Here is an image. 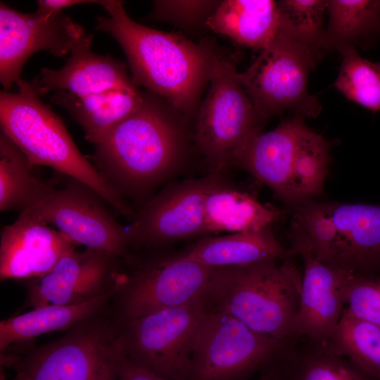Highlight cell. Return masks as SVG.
<instances>
[{"instance_id":"obj_36","label":"cell","mask_w":380,"mask_h":380,"mask_svg":"<svg viewBox=\"0 0 380 380\" xmlns=\"http://www.w3.org/2000/svg\"><path fill=\"white\" fill-rule=\"evenodd\" d=\"M3 380H4V379H3ZM14 380V379H13Z\"/></svg>"},{"instance_id":"obj_14","label":"cell","mask_w":380,"mask_h":380,"mask_svg":"<svg viewBox=\"0 0 380 380\" xmlns=\"http://www.w3.org/2000/svg\"><path fill=\"white\" fill-rule=\"evenodd\" d=\"M92 188L72 177L55 189L44 201L27 210L53 224L76 244L108 252L121 258L129 256L127 229L106 206Z\"/></svg>"},{"instance_id":"obj_26","label":"cell","mask_w":380,"mask_h":380,"mask_svg":"<svg viewBox=\"0 0 380 380\" xmlns=\"http://www.w3.org/2000/svg\"><path fill=\"white\" fill-rule=\"evenodd\" d=\"M17 145L0 134V210L27 211L47 198L55 188L36 177Z\"/></svg>"},{"instance_id":"obj_30","label":"cell","mask_w":380,"mask_h":380,"mask_svg":"<svg viewBox=\"0 0 380 380\" xmlns=\"http://www.w3.org/2000/svg\"><path fill=\"white\" fill-rule=\"evenodd\" d=\"M328 0L278 1L282 32L321 51L324 47L323 16Z\"/></svg>"},{"instance_id":"obj_9","label":"cell","mask_w":380,"mask_h":380,"mask_svg":"<svg viewBox=\"0 0 380 380\" xmlns=\"http://www.w3.org/2000/svg\"><path fill=\"white\" fill-rule=\"evenodd\" d=\"M205 308L203 294L188 304L121 323L114 347L134 365L165 380H186Z\"/></svg>"},{"instance_id":"obj_1","label":"cell","mask_w":380,"mask_h":380,"mask_svg":"<svg viewBox=\"0 0 380 380\" xmlns=\"http://www.w3.org/2000/svg\"><path fill=\"white\" fill-rule=\"evenodd\" d=\"M188 118L151 92L95 144L92 159L106 182L126 202L144 199L177 175L189 156Z\"/></svg>"},{"instance_id":"obj_8","label":"cell","mask_w":380,"mask_h":380,"mask_svg":"<svg viewBox=\"0 0 380 380\" xmlns=\"http://www.w3.org/2000/svg\"><path fill=\"white\" fill-rule=\"evenodd\" d=\"M321 51L281 32L253 63L239 73L241 84L262 122L286 110L315 118L317 98L308 91V77Z\"/></svg>"},{"instance_id":"obj_12","label":"cell","mask_w":380,"mask_h":380,"mask_svg":"<svg viewBox=\"0 0 380 380\" xmlns=\"http://www.w3.org/2000/svg\"><path fill=\"white\" fill-rule=\"evenodd\" d=\"M115 333L96 317L86 320L20 357L14 380H118Z\"/></svg>"},{"instance_id":"obj_31","label":"cell","mask_w":380,"mask_h":380,"mask_svg":"<svg viewBox=\"0 0 380 380\" xmlns=\"http://www.w3.org/2000/svg\"><path fill=\"white\" fill-rule=\"evenodd\" d=\"M219 1H154L148 20L166 21L183 28L206 25Z\"/></svg>"},{"instance_id":"obj_33","label":"cell","mask_w":380,"mask_h":380,"mask_svg":"<svg viewBox=\"0 0 380 380\" xmlns=\"http://www.w3.org/2000/svg\"><path fill=\"white\" fill-rule=\"evenodd\" d=\"M115 364L118 380H165L134 365L119 353L115 348Z\"/></svg>"},{"instance_id":"obj_17","label":"cell","mask_w":380,"mask_h":380,"mask_svg":"<svg viewBox=\"0 0 380 380\" xmlns=\"http://www.w3.org/2000/svg\"><path fill=\"white\" fill-rule=\"evenodd\" d=\"M289 236L291 248L303 261L296 336L327 341L337 327L346 305L348 288L353 276L317 259L305 236L293 222Z\"/></svg>"},{"instance_id":"obj_22","label":"cell","mask_w":380,"mask_h":380,"mask_svg":"<svg viewBox=\"0 0 380 380\" xmlns=\"http://www.w3.org/2000/svg\"><path fill=\"white\" fill-rule=\"evenodd\" d=\"M281 380H379L370 376L327 341L297 336L277 360Z\"/></svg>"},{"instance_id":"obj_7","label":"cell","mask_w":380,"mask_h":380,"mask_svg":"<svg viewBox=\"0 0 380 380\" xmlns=\"http://www.w3.org/2000/svg\"><path fill=\"white\" fill-rule=\"evenodd\" d=\"M208 94L197 113L194 146L208 173L223 175L263 122L240 82L228 56L214 49Z\"/></svg>"},{"instance_id":"obj_24","label":"cell","mask_w":380,"mask_h":380,"mask_svg":"<svg viewBox=\"0 0 380 380\" xmlns=\"http://www.w3.org/2000/svg\"><path fill=\"white\" fill-rule=\"evenodd\" d=\"M118 290V288L79 304H49L1 320V351L4 352L11 344L27 341L51 331L71 329L86 320L96 317Z\"/></svg>"},{"instance_id":"obj_29","label":"cell","mask_w":380,"mask_h":380,"mask_svg":"<svg viewBox=\"0 0 380 380\" xmlns=\"http://www.w3.org/2000/svg\"><path fill=\"white\" fill-rule=\"evenodd\" d=\"M341 64L335 87L348 100L376 113L380 110V61L362 58L354 46L338 49Z\"/></svg>"},{"instance_id":"obj_20","label":"cell","mask_w":380,"mask_h":380,"mask_svg":"<svg viewBox=\"0 0 380 380\" xmlns=\"http://www.w3.org/2000/svg\"><path fill=\"white\" fill-rule=\"evenodd\" d=\"M179 255L210 267H222L284 260L296 253L279 243L270 226L258 231L201 237Z\"/></svg>"},{"instance_id":"obj_27","label":"cell","mask_w":380,"mask_h":380,"mask_svg":"<svg viewBox=\"0 0 380 380\" xmlns=\"http://www.w3.org/2000/svg\"><path fill=\"white\" fill-rule=\"evenodd\" d=\"M324 47L338 50L380 32V0H328Z\"/></svg>"},{"instance_id":"obj_5","label":"cell","mask_w":380,"mask_h":380,"mask_svg":"<svg viewBox=\"0 0 380 380\" xmlns=\"http://www.w3.org/2000/svg\"><path fill=\"white\" fill-rule=\"evenodd\" d=\"M330 145L296 115L276 128L253 135L236 155L237 167L269 186L288 205L323 191Z\"/></svg>"},{"instance_id":"obj_6","label":"cell","mask_w":380,"mask_h":380,"mask_svg":"<svg viewBox=\"0 0 380 380\" xmlns=\"http://www.w3.org/2000/svg\"><path fill=\"white\" fill-rule=\"evenodd\" d=\"M315 256L354 277L380 278V206L305 200L289 205Z\"/></svg>"},{"instance_id":"obj_34","label":"cell","mask_w":380,"mask_h":380,"mask_svg":"<svg viewBox=\"0 0 380 380\" xmlns=\"http://www.w3.org/2000/svg\"><path fill=\"white\" fill-rule=\"evenodd\" d=\"M106 0H38L37 9L35 11L37 14L44 15L53 12L63 11V9L77 4H97L103 5Z\"/></svg>"},{"instance_id":"obj_4","label":"cell","mask_w":380,"mask_h":380,"mask_svg":"<svg viewBox=\"0 0 380 380\" xmlns=\"http://www.w3.org/2000/svg\"><path fill=\"white\" fill-rule=\"evenodd\" d=\"M16 84L17 93L1 91L0 123L30 165L49 167L86 184L116 212L132 218L129 205L80 152L60 117L30 82L20 79Z\"/></svg>"},{"instance_id":"obj_2","label":"cell","mask_w":380,"mask_h":380,"mask_svg":"<svg viewBox=\"0 0 380 380\" xmlns=\"http://www.w3.org/2000/svg\"><path fill=\"white\" fill-rule=\"evenodd\" d=\"M102 6L109 15L98 16L95 28L121 46L136 85L163 98L189 118L209 82L214 49L137 23L121 1L106 0Z\"/></svg>"},{"instance_id":"obj_18","label":"cell","mask_w":380,"mask_h":380,"mask_svg":"<svg viewBox=\"0 0 380 380\" xmlns=\"http://www.w3.org/2000/svg\"><path fill=\"white\" fill-rule=\"evenodd\" d=\"M76 243L30 211L4 228L0 239V279L39 278Z\"/></svg>"},{"instance_id":"obj_11","label":"cell","mask_w":380,"mask_h":380,"mask_svg":"<svg viewBox=\"0 0 380 380\" xmlns=\"http://www.w3.org/2000/svg\"><path fill=\"white\" fill-rule=\"evenodd\" d=\"M216 267L179 254L153 257L120 273L117 298L120 324L199 298Z\"/></svg>"},{"instance_id":"obj_19","label":"cell","mask_w":380,"mask_h":380,"mask_svg":"<svg viewBox=\"0 0 380 380\" xmlns=\"http://www.w3.org/2000/svg\"><path fill=\"white\" fill-rule=\"evenodd\" d=\"M92 34H85L72 49L70 56L59 70L42 68L30 85L39 95L53 90L82 96L109 89L132 93L140 91L129 75L128 67L109 56L91 51Z\"/></svg>"},{"instance_id":"obj_32","label":"cell","mask_w":380,"mask_h":380,"mask_svg":"<svg viewBox=\"0 0 380 380\" xmlns=\"http://www.w3.org/2000/svg\"><path fill=\"white\" fill-rule=\"evenodd\" d=\"M346 305L355 317L380 327V278L353 276L348 288Z\"/></svg>"},{"instance_id":"obj_13","label":"cell","mask_w":380,"mask_h":380,"mask_svg":"<svg viewBox=\"0 0 380 380\" xmlns=\"http://www.w3.org/2000/svg\"><path fill=\"white\" fill-rule=\"evenodd\" d=\"M226 179L223 175L170 184L134 213L127 228L129 246L156 248L208 235L204 220L207 195Z\"/></svg>"},{"instance_id":"obj_28","label":"cell","mask_w":380,"mask_h":380,"mask_svg":"<svg viewBox=\"0 0 380 380\" xmlns=\"http://www.w3.org/2000/svg\"><path fill=\"white\" fill-rule=\"evenodd\" d=\"M329 343L336 352L380 380L379 327L355 317L344 308Z\"/></svg>"},{"instance_id":"obj_35","label":"cell","mask_w":380,"mask_h":380,"mask_svg":"<svg viewBox=\"0 0 380 380\" xmlns=\"http://www.w3.org/2000/svg\"><path fill=\"white\" fill-rule=\"evenodd\" d=\"M277 359L260 372L257 380H281Z\"/></svg>"},{"instance_id":"obj_15","label":"cell","mask_w":380,"mask_h":380,"mask_svg":"<svg viewBox=\"0 0 380 380\" xmlns=\"http://www.w3.org/2000/svg\"><path fill=\"white\" fill-rule=\"evenodd\" d=\"M85 34L63 11L44 15L20 13L0 4V81L8 90L20 78L22 68L35 52L56 56L70 52Z\"/></svg>"},{"instance_id":"obj_23","label":"cell","mask_w":380,"mask_h":380,"mask_svg":"<svg viewBox=\"0 0 380 380\" xmlns=\"http://www.w3.org/2000/svg\"><path fill=\"white\" fill-rule=\"evenodd\" d=\"M282 214L281 210L261 203L227 181L213 189L204 203V220L208 236L221 232L258 231L272 226Z\"/></svg>"},{"instance_id":"obj_10","label":"cell","mask_w":380,"mask_h":380,"mask_svg":"<svg viewBox=\"0 0 380 380\" xmlns=\"http://www.w3.org/2000/svg\"><path fill=\"white\" fill-rule=\"evenodd\" d=\"M205 302L186 380H248L272 364L287 343L252 330Z\"/></svg>"},{"instance_id":"obj_21","label":"cell","mask_w":380,"mask_h":380,"mask_svg":"<svg viewBox=\"0 0 380 380\" xmlns=\"http://www.w3.org/2000/svg\"><path fill=\"white\" fill-rule=\"evenodd\" d=\"M206 26L239 44L260 50L282 32L278 2L272 0L220 1Z\"/></svg>"},{"instance_id":"obj_16","label":"cell","mask_w":380,"mask_h":380,"mask_svg":"<svg viewBox=\"0 0 380 380\" xmlns=\"http://www.w3.org/2000/svg\"><path fill=\"white\" fill-rule=\"evenodd\" d=\"M122 259L91 248L72 250L44 276L29 282L25 307L75 305L114 291Z\"/></svg>"},{"instance_id":"obj_3","label":"cell","mask_w":380,"mask_h":380,"mask_svg":"<svg viewBox=\"0 0 380 380\" xmlns=\"http://www.w3.org/2000/svg\"><path fill=\"white\" fill-rule=\"evenodd\" d=\"M292 257L216 267L207 303L252 330L288 343L297 337L302 277Z\"/></svg>"},{"instance_id":"obj_25","label":"cell","mask_w":380,"mask_h":380,"mask_svg":"<svg viewBox=\"0 0 380 380\" xmlns=\"http://www.w3.org/2000/svg\"><path fill=\"white\" fill-rule=\"evenodd\" d=\"M143 93L109 89L78 96L59 91L51 95L50 99L68 112L82 128L85 139L95 145L137 108Z\"/></svg>"}]
</instances>
